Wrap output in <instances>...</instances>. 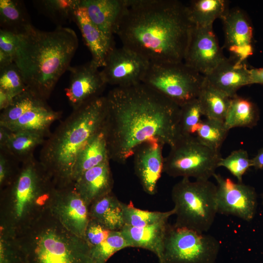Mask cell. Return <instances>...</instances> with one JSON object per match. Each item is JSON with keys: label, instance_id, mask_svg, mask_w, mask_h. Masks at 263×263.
<instances>
[{"label": "cell", "instance_id": "cell-1", "mask_svg": "<svg viewBox=\"0 0 263 263\" xmlns=\"http://www.w3.org/2000/svg\"><path fill=\"white\" fill-rule=\"evenodd\" d=\"M106 99L103 129L110 160L124 164L144 142L171 147L180 136V107L143 83L114 87Z\"/></svg>", "mask_w": 263, "mask_h": 263}, {"label": "cell", "instance_id": "cell-2", "mask_svg": "<svg viewBox=\"0 0 263 263\" xmlns=\"http://www.w3.org/2000/svg\"><path fill=\"white\" fill-rule=\"evenodd\" d=\"M193 24L176 0H126L115 34L150 63L183 62Z\"/></svg>", "mask_w": 263, "mask_h": 263}, {"label": "cell", "instance_id": "cell-3", "mask_svg": "<svg viewBox=\"0 0 263 263\" xmlns=\"http://www.w3.org/2000/svg\"><path fill=\"white\" fill-rule=\"evenodd\" d=\"M18 35L14 63L27 89L46 101L70 67L78 46L77 35L68 27L57 26L53 31H44L32 24Z\"/></svg>", "mask_w": 263, "mask_h": 263}, {"label": "cell", "instance_id": "cell-4", "mask_svg": "<svg viewBox=\"0 0 263 263\" xmlns=\"http://www.w3.org/2000/svg\"><path fill=\"white\" fill-rule=\"evenodd\" d=\"M106 113V96L95 98L78 108L45 140L39 161L56 187L71 185L77 158L88 142L103 127Z\"/></svg>", "mask_w": 263, "mask_h": 263}, {"label": "cell", "instance_id": "cell-5", "mask_svg": "<svg viewBox=\"0 0 263 263\" xmlns=\"http://www.w3.org/2000/svg\"><path fill=\"white\" fill-rule=\"evenodd\" d=\"M56 188L35 157L22 163L13 182L0 190V226L16 234L30 226L49 209Z\"/></svg>", "mask_w": 263, "mask_h": 263}, {"label": "cell", "instance_id": "cell-6", "mask_svg": "<svg viewBox=\"0 0 263 263\" xmlns=\"http://www.w3.org/2000/svg\"><path fill=\"white\" fill-rule=\"evenodd\" d=\"M16 235L25 263H95L85 239L67 229L49 209Z\"/></svg>", "mask_w": 263, "mask_h": 263}, {"label": "cell", "instance_id": "cell-7", "mask_svg": "<svg viewBox=\"0 0 263 263\" xmlns=\"http://www.w3.org/2000/svg\"><path fill=\"white\" fill-rule=\"evenodd\" d=\"M176 216L175 225L205 233L217 213V186L209 181L183 178L171 190Z\"/></svg>", "mask_w": 263, "mask_h": 263}, {"label": "cell", "instance_id": "cell-8", "mask_svg": "<svg viewBox=\"0 0 263 263\" xmlns=\"http://www.w3.org/2000/svg\"><path fill=\"white\" fill-rule=\"evenodd\" d=\"M164 158L163 172L172 177L209 180L222 158L220 151L200 143L194 135H180Z\"/></svg>", "mask_w": 263, "mask_h": 263}, {"label": "cell", "instance_id": "cell-9", "mask_svg": "<svg viewBox=\"0 0 263 263\" xmlns=\"http://www.w3.org/2000/svg\"><path fill=\"white\" fill-rule=\"evenodd\" d=\"M205 78L184 62L150 63L142 83L181 107L197 98Z\"/></svg>", "mask_w": 263, "mask_h": 263}, {"label": "cell", "instance_id": "cell-10", "mask_svg": "<svg viewBox=\"0 0 263 263\" xmlns=\"http://www.w3.org/2000/svg\"><path fill=\"white\" fill-rule=\"evenodd\" d=\"M220 247L211 235L169 224L159 263H215Z\"/></svg>", "mask_w": 263, "mask_h": 263}, {"label": "cell", "instance_id": "cell-11", "mask_svg": "<svg viewBox=\"0 0 263 263\" xmlns=\"http://www.w3.org/2000/svg\"><path fill=\"white\" fill-rule=\"evenodd\" d=\"M217 213L232 215L246 222L254 217L257 207V195L254 188L243 182L215 173Z\"/></svg>", "mask_w": 263, "mask_h": 263}, {"label": "cell", "instance_id": "cell-12", "mask_svg": "<svg viewBox=\"0 0 263 263\" xmlns=\"http://www.w3.org/2000/svg\"><path fill=\"white\" fill-rule=\"evenodd\" d=\"M213 31V25H193L185 54L184 63L206 76L225 57Z\"/></svg>", "mask_w": 263, "mask_h": 263}, {"label": "cell", "instance_id": "cell-13", "mask_svg": "<svg viewBox=\"0 0 263 263\" xmlns=\"http://www.w3.org/2000/svg\"><path fill=\"white\" fill-rule=\"evenodd\" d=\"M149 64L148 61L133 51L123 46L114 47L100 71L107 84L128 87L142 83Z\"/></svg>", "mask_w": 263, "mask_h": 263}, {"label": "cell", "instance_id": "cell-14", "mask_svg": "<svg viewBox=\"0 0 263 263\" xmlns=\"http://www.w3.org/2000/svg\"><path fill=\"white\" fill-rule=\"evenodd\" d=\"M49 210L67 229L84 239L90 219L89 206L76 191L74 183L63 187H56Z\"/></svg>", "mask_w": 263, "mask_h": 263}, {"label": "cell", "instance_id": "cell-15", "mask_svg": "<svg viewBox=\"0 0 263 263\" xmlns=\"http://www.w3.org/2000/svg\"><path fill=\"white\" fill-rule=\"evenodd\" d=\"M224 46L230 57L245 62L253 52V29L245 12L239 7L229 9L222 19Z\"/></svg>", "mask_w": 263, "mask_h": 263}, {"label": "cell", "instance_id": "cell-16", "mask_svg": "<svg viewBox=\"0 0 263 263\" xmlns=\"http://www.w3.org/2000/svg\"><path fill=\"white\" fill-rule=\"evenodd\" d=\"M98 68L92 60L69 68L70 81L64 90L73 109L101 96L107 83Z\"/></svg>", "mask_w": 263, "mask_h": 263}, {"label": "cell", "instance_id": "cell-17", "mask_svg": "<svg viewBox=\"0 0 263 263\" xmlns=\"http://www.w3.org/2000/svg\"><path fill=\"white\" fill-rule=\"evenodd\" d=\"M164 146L156 140L145 142L137 148L133 155L135 174L144 191L150 195L156 193L158 182L163 172Z\"/></svg>", "mask_w": 263, "mask_h": 263}, {"label": "cell", "instance_id": "cell-18", "mask_svg": "<svg viewBox=\"0 0 263 263\" xmlns=\"http://www.w3.org/2000/svg\"><path fill=\"white\" fill-rule=\"evenodd\" d=\"M250 70L245 62L225 57L205 77L210 84L232 98L242 87L252 84Z\"/></svg>", "mask_w": 263, "mask_h": 263}, {"label": "cell", "instance_id": "cell-19", "mask_svg": "<svg viewBox=\"0 0 263 263\" xmlns=\"http://www.w3.org/2000/svg\"><path fill=\"white\" fill-rule=\"evenodd\" d=\"M113 186L109 161L85 171L74 183L76 191L89 207L96 200L112 192Z\"/></svg>", "mask_w": 263, "mask_h": 263}, {"label": "cell", "instance_id": "cell-20", "mask_svg": "<svg viewBox=\"0 0 263 263\" xmlns=\"http://www.w3.org/2000/svg\"><path fill=\"white\" fill-rule=\"evenodd\" d=\"M93 23L111 41L126 5V0H81Z\"/></svg>", "mask_w": 263, "mask_h": 263}, {"label": "cell", "instance_id": "cell-21", "mask_svg": "<svg viewBox=\"0 0 263 263\" xmlns=\"http://www.w3.org/2000/svg\"><path fill=\"white\" fill-rule=\"evenodd\" d=\"M74 21L91 53L92 60L99 68L104 67L110 52L115 47L114 42L109 40L93 23L81 3L75 11Z\"/></svg>", "mask_w": 263, "mask_h": 263}, {"label": "cell", "instance_id": "cell-22", "mask_svg": "<svg viewBox=\"0 0 263 263\" xmlns=\"http://www.w3.org/2000/svg\"><path fill=\"white\" fill-rule=\"evenodd\" d=\"M168 221L142 227L125 225L120 230L130 247L142 248L154 253L161 260L163 254Z\"/></svg>", "mask_w": 263, "mask_h": 263}, {"label": "cell", "instance_id": "cell-23", "mask_svg": "<svg viewBox=\"0 0 263 263\" xmlns=\"http://www.w3.org/2000/svg\"><path fill=\"white\" fill-rule=\"evenodd\" d=\"M62 113L61 111L53 110L45 102L27 111L6 128L13 132L28 131L48 137L51 134V124L60 118Z\"/></svg>", "mask_w": 263, "mask_h": 263}, {"label": "cell", "instance_id": "cell-24", "mask_svg": "<svg viewBox=\"0 0 263 263\" xmlns=\"http://www.w3.org/2000/svg\"><path fill=\"white\" fill-rule=\"evenodd\" d=\"M123 204L112 191L89 206L90 218L110 231H120L125 225Z\"/></svg>", "mask_w": 263, "mask_h": 263}, {"label": "cell", "instance_id": "cell-25", "mask_svg": "<svg viewBox=\"0 0 263 263\" xmlns=\"http://www.w3.org/2000/svg\"><path fill=\"white\" fill-rule=\"evenodd\" d=\"M109 161L106 138L102 128L79 153L73 170V182L87 170Z\"/></svg>", "mask_w": 263, "mask_h": 263}, {"label": "cell", "instance_id": "cell-26", "mask_svg": "<svg viewBox=\"0 0 263 263\" xmlns=\"http://www.w3.org/2000/svg\"><path fill=\"white\" fill-rule=\"evenodd\" d=\"M186 7L191 23L202 27L213 25L217 19L222 20L229 9L225 0H193Z\"/></svg>", "mask_w": 263, "mask_h": 263}, {"label": "cell", "instance_id": "cell-27", "mask_svg": "<svg viewBox=\"0 0 263 263\" xmlns=\"http://www.w3.org/2000/svg\"><path fill=\"white\" fill-rule=\"evenodd\" d=\"M259 118L256 104L237 94L231 98L224 124L228 131L237 127L252 128L256 126Z\"/></svg>", "mask_w": 263, "mask_h": 263}, {"label": "cell", "instance_id": "cell-28", "mask_svg": "<svg viewBox=\"0 0 263 263\" xmlns=\"http://www.w3.org/2000/svg\"><path fill=\"white\" fill-rule=\"evenodd\" d=\"M197 98L206 118L224 122L231 97L212 86L205 78Z\"/></svg>", "mask_w": 263, "mask_h": 263}, {"label": "cell", "instance_id": "cell-29", "mask_svg": "<svg viewBox=\"0 0 263 263\" xmlns=\"http://www.w3.org/2000/svg\"><path fill=\"white\" fill-rule=\"evenodd\" d=\"M31 24L30 16L22 1L0 0L1 29L19 34Z\"/></svg>", "mask_w": 263, "mask_h": 263}, {"label": "cell", "instance_id": "cell-30", "mask_svg": "<svg viewBox=\"0 0 263 263\" xmlns=\"http://www.w3.org/2000/svg\"><path fill=\"white\" fill-rule=\"evenodd\" d=\"M45 138L31 132H12L6 145L0 149L6 150L22 164L34 157L35 149L43 145Z\"/></svg>", "mask_w": 263, "mask_h": 263}, {"label": "cell", "instance_id": "cell-31", "mask_svg": "<svg viewBox=\"0 0 263 263\" xmlns=\"http://www.w3.org/2000/svg\"><path fill=\"white\" fill-rule=\"evenodd\" d=\"M81 0H37L33 3L38 11L58 25L74 21Z\"/></svg>", "mask_w": 263, "mask_h": 263}, {"label": "cell", "instance_id": "cell-32", "mask_svg": "<svg viewBox=\"0 0 263 263\" xmlns=\"http://www.w3.org/2000/svg\"><path fill=\"white\" fill-rule=\"evenodd\" d=\"M46 101L38 97L28 89L16 95L12 103L0 114V126L7 127L27 111Z\"/></svg>", "mask_w": 263, "mask_h": 263}, {"label": "cell", "instance_id": "cell-33", "mask_svg": "<svg viewBox=\"0 0 263 263\" xmlns=\"http://www.w3.org/2000/svg\"><path fill=\"white\" fill-rule=\"evenodd\" d=\"M125 225L142 227L157 223L168 221L169 218L175 214L174 208L169 211H152L135 207L132 202L123 204Z\"/></svg>", "mask_w": 263, "mask_h": 263}, {"label": "cell", "instance_id": "cell-34", "mask_svg": "<svg viewBox=\"0 0 263 263\" xmlns=\"http://www.w3.org/2000/svg\"><path fill=\"white\" fill-rule=\"evenodd\" d=\"M228 131L224 121L206 118L202 120L194 136L204 146L220 151Z\"/></svg>", "mask_w": 263, "mask_h": 263}, {"label": "cell", "instance_id": "cell-35", "mask_svg": "<svg viewBox=\"0 0 263 263\" xmlns=\"http://www.w3.org/2000/svg\"><path fill=\"white\" fill-rule=\"evenodd\" d=\"M0 263H25L16 233L2 226H0Z\"/></svg>", "mask_w": 263, "mask_h": 263}, {"label": "cell", "instance_id": "cell-36", "mask_svg": "<svg viewBox=\"0 0 263 263\" xmlns=\"http://www.w3.org/2000/svg\"><path fill=\"white\" fill-rule=\"evenodd\" d=\"M129 247L120 231H111L103 242L90 248V251L95 263H106L116 252Z\"/></svg>", "mask_w": 263, "mask_h": 263}, {"label": "cell", "instance_id": "cell-37", "mask_svg": "<svg viewBox=\"0 0 263 263\" xmlns=\"http://www.w3.org/2000/svg\"><path fill=\"white\" fill-rule=\"evenodd\" d=\"M204 116L197 98L180 107L179 129L180 135H195Z\"/></svg>", "mask_w": 263, "mask_h": 263}, {"label": "cell", "instance_id": "cell-38", "mask_svg": "<svg viewBox=\"0 0 263 263\" xmlns=\"http://www.w3.org/2000/svg\"><path fill=\"white\" fill-rule=\"evenodd\" d=\"M226 169L238 180L243 182V176L252 167V160L249 158L246 150L239 149L233 151L225 158H221L218 167Z\"/></svg>", "mask_w": 263, "mask_h": 263}, {"label": "cell", "instance_id": "cell-39", "mask_svg": "<svg viewBox=\"0 0 263 263\" xmlns=\"http://www.w3.org/2000/svg\"><path fill=\"white\" fill-rule=\"evenodd\" d=\"M0 89L14 97L27 89L22 74L15 63L0 69Z\"/></svg>", "mask_w": 263, "mask_h": 263}, {"label": "cell", "instance_id": "cell-40", "mask_svg": "<svg viewBox=\"0 0 263 263\" xmlns=\"http://www.w3.org/2000/svg\"><path fill=\"white\" fill-rule=\"evenodd\" d=\"M21 165L8 151L0 149V190L13 182L19 172Z\"/></svg>", "mask_w": 263, "mask_h": 263}, {"label": "cell", "instance_id": "cell-41", "mask_svg": "<svg viewBox=\"0 0 263 263\" xmlns=\"http://www.w3.org/2000/svg\"><path fill=\"white\" fill-rule=\"evenodd\" d=\"M111 231L98 222L90 219L85 230L84 239L91 248L103 242Z\"/></svg>", "mask_w": 263, "mask_h": 263}, {"label": "cell", "instance_id": "cell-42", "mask_svg": "<svg viewBox=\"0 0 263 263\" xmlns=\"http://www.w3.org/2000/svg\"><path fill=\"white\" fill-rule=\"evenodd\" d=\"M18 34L7 30L0 29V50L14 58L18 46Z\"/></svg>", "mask_w": 263, "mask_h": 263}, {"label": "cell", "instance_id": "cell-43", "mask_svg": "<svg viewBox=\"0 0 263 263\" xmlns=\"http://www.w3.org/2000/svg\"><path fill=\"white\" fill-rule=\"evenodd\" d=\"M250 71L252 84L263 85V67L252 68Z\"/></svg>", "mask_w": 263, "mask_h": 263}, {"label": "cell", "instance_id": "cell-44", "mask_svg": "<svg viewBox=\"0 0 263 263\" xmlns=\"http://www.w3.org/2000/svg\"><path fill=\"white\" fill-rule=\"evenodd\" d=\"M14 97L2 89H0V110L3 111L12 102Z\"/></svg>", "mask_w": 263, "mask_h": 263}, {"label": "cell", "instance_id": "cell-45", "mask_svg": "<svg viewBox=\"0 0 263 263\" xmlns=\"http://www.w3.org/2000/svg\"><path fill=\"white\" fill-rule=\"evenodd\" d=\"M252 167L256 169L263 170V148L260 149L255 157L251 159Z\"/></svg>", "mask_w": 263, "mask_h": 263}, {"label": "cell", "instance_id": "cell-46", "mask_svg": "<svg viewBox=\"0 0 263 263\" xmlns=\"http://www.w3.org/2000/svg\"><path fill=\"white\" fill-rule=\"evenodd\" d=\"M12 132L8 128L0 126V148L6 145Z\"/></svg>", "mask_w": 263, "mask_h": 263}, {"label": "cell", "instance_id": "cell-47", "mask_svg": "<svg viewBox=\"0 0 263 263\" xmlns=\"http://www.w3.org/2000/svg\"><path fill=\"white\" fill-rule=\"evenodd\" d=\"M14 63V58L0 50V69Z\"/></svg>", "mask_w": 263, "mask_h": 263}, {"label": "cell", "instance_id": "cell-48", "mask_svg": "<svg viewBox=\"0 0 263 263\" xmlns=\"http://www.w3.org/2000/svg\"><path fill=\"white\" fill-rule=\"evenodd\" d=\"M261 197H262V202H263V193H262V195H261Z\"/></svg>", "mask_w": 263, "mask_h": 263}]
</instances>
